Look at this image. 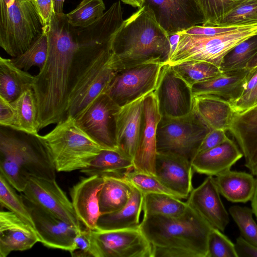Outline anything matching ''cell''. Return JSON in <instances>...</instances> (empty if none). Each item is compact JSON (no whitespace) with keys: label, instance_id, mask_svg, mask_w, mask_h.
I'll return each instance as SVG.
<instances>
[{"label":"cell","instance_id":"1","mask_svg":"<svg viewBox=\"0 0 257 257\" xmlns=\"http://www.w3.org/2000/svg\"><path fill=\"white\" fill-rule=\"evenodd\" d=\"M43 29L47 36V56L33 85L40 130L66 116L73 65L80 47L76 29L64 13H54Z\"/></svg>","mask_w":257,"mask_h":257},{"label":"cell","instance_id":"2","mask_svg":"<svg viewBox=\"0 0 257 257\" xmlns=\"http://www.w3.org/2000/svg\"><path fill=\"white\" fill-rule=\"evenodd\" d=\"M113 35L77 39L80 47L73 65L66 117L79 119L105 93L118 70L111 49Z\"/></svg>","mask_w":257,"mask_h":257},{"label":"cell","instance_id":"3","mask_svg":"<svg viewBox=\"0 0 257 257\" xmlns=\"http://www.w3.org/2000/svg\"><path fill=\"white\" fill-rule=\"evenodd\" d=\"M140 228L153 247V257H207L213 228L188 205L178 216L144 215Z\"/></svg>","mask_w":257,"mask_h":257},{"label":"cell","instance_id":"4","mask_svg":"<svg viewBox=\"0 0 257 257\" xmlns=\"http://www.w3.org/2000/svg\"><path fill=\"white\" fill-rule=\"evenodd\" d=\"M111 49L117 70L147 63H167L170 57L169 35L145 6L114 34Z\"/></svg>","mask_w":257,"mask_h":257},{"label":"cell","instance_id":"5","mask_svg":"<svg viewBox=\"0 0 257 257\" xmlns=\"http://www.w3.org/2000/svg\"><path fill=\"white\" fill-rule=\"evenodd\" d=\"M56 171L36 136L1 126L0 173L18 191L30 177L56 180Z\"/></svg>","mask_w":257,"mask_h":257},{"label":"cell","instance_id":"6","mask_svg":"<svg viewBox=\"0 0 257 257\" xmlns=\"http://www.w3.org/2000/svg\"><path fill=\"white\" fill-rule=\"evenodd\" d=\"M36 136L57 172L81 170L104 149L71 116H67L47 134Z\"/></svg>","mask_w":257,"mask_h":257},{"label":"cell","instance_id":"7","mask_svg":"<svg viewBox=\"0 0 257 257\" xmlns=\"http://www.w3.org/2000/svg\"><path fill=\"white\" fill-rule=\"evenodd\" d=\"M257 35V23L242 25L215 35H192L180 32L176 48L166 63L171 65L189 61H205L220 68L225 56L237 45Z\"/></svg>","mask_w":257,"mask_h":257},{"label":"cell","instance_id":"8","mask_svg":"<svg viewBox=\"0 0 257 257\" xmlns=\"http://www.w3.org/2000/svg\"><path fill=\"white\" fill-rule=\"evenodd\" d=\"M43 27L32 0H0V46L12 58L28 49Z\"/></svg>","mask_w":257,"mask_h":257},{"label":"cell","instance_id":"9","mask_svg":"<svg viewBox=\"0 0 257 257\" xmlns=\"http://www.w3.org/2000/svg\"><path fill=\"white\" fill-rule=\"evenodd\" d=\"M210 131L193 112L180 118L162 117L157 130V152L179 155L191 162Z\"/></svg>","mask_w":257,"mask_h":257},{"label":"cell","instance_id":"10","mask_svg":"<svg viewBox=\"0 0 257 257\" xmlns=\"http://www.w3.org/2000/svg\"><path fill=\"white\" fill-rule=\"evenodd\" d=\"M91 256L153 257V247L140 227L109 231L91 230Z\"/></svg>","mask_w":257,"mask_h":257},{"label":"cell","instance_id":"11","mask_svg":"<svg viewBox=\"0 0 257 257\" xmlns=\"http://www.w3.org/2000/svg\"><path fill=\"white\" fill-rule=\"evenodd\" d=\"M161 63H147L119 69L105 93L119 107L156 89Z\"/></svg>","mask_w":257,"mask_h":257},{"label":"cell","instance_id":"12","mask_svg":"<svg viewBox=\"0 0 257 257\" xmlns=\"http://www.w3.org/2000/svg\"><path fill=\"white\" fill-rule=\"evenodd\" d=\"M154 91L162 117L180 118L192 112L191 88L176 74L171 65L162 64Z\"/></svg>","mask_w":257,"mask_h":257},{"label":"cell","instance_id":"13","mask_svg":"<svg viewBox=\"0 0 257 257\" xmlns=\"http://www.w3.org/2000/svg\"><path fill=\"white\" fill-rule=\"evenodd\" d=\"M143 6L152 12L168 35L204 23L197 0H144Z\"/></svg>","mask_w":257,"mask_h":257},{"label":"cell","instance_id":"14","mask_svg":"<svg viewBox=\"0 0 257 257\" xmlns=\"http://www.w3.org/2000/svg\"><path fill=\"white\" fill-rule=\"evenodd\" d=\"M162 118L154 91L144 98L141 127L133 159L134 169L156 176L157 130Z\"/></svg>","mask_w":257,"mask_h":257},{"label":"cell","instance_id":"15","mask_svg":"<svg viewBox=\"0 0 257 257\" xmlns=\"http://www.w3.org/2000/svg\"><path fill=\"white\" fill-rule=\"evenodd\" d=\"M21 194L31 202L50 211L78 229L82 223L78 218L73 204L56 180L30 177Z\"/></svg>","mask_w":257,"mask_h":257},{"label":"cell","instance_id":"16","mask_svg":"<svg viewBox=\"0 0 257 257\" xmlns=\"http://www.w3.org/2000/svg\"><path fill=\"white\" fill-rule=\"evenodd\" d=\"M22 196L40 242L49 248L71 252L74 248L75 237L81 229H78Z\"/></svg>","mask_w":257,"mask_h":257},{"label":"cell","instance_id":"17","mask_svg":"<svg viewBox=\"0 0 257 257\" xmlns=\"http://www.w3.org/2000/svg\"><path fill=\"white\" fill-rule=\"evenodd\" d=\"M119 107L104 93L76 120L80 126L103 149L117 150L114 114Z\"/></svg>","mask_w":257,"mask_h":257},{"label":"cell","instance_id":"18","mask_svg":"<svg viewBox=\"0 0 257 257\" xmlns=\"http://www.w3.org/2000/svg\"><path fill=\"white\" fill-rule=\"evenodd\" d=\"M186 202L211 226L224 231L229 222V214L220 199L215 178L208 176L192 189Z\"/></svg>","mask_w":257,"mask_h":257},{"label":"cell","instance_id":"19","mask_svg":"<svg viewBox=\"0 0 257 257\" xmlns=\"http://www.w3.org/2000/svg\"><path fill=\"white\" fill-rule=\"evenodd\" d=\"M193 171L191 162L183 157L171 153H157L156 176L181 199L187 198L193 189Z\"/></svg>","mask_w":257,"mask_h":257},{"label":"cell","instance_id":"20","mask_svg":"<svg viewBox=\"0 0 257 257\" xmlns=\"http://www.w3.org/2000/svg\"><path fill=\"white\" fill-rule=\"evenodd\" d=\"M145 96L120 107L114 114L117 150L132 160L139 141Z\"/></svg>","mask_w":257,"mask_h":257},{"label":"cell","instance_id":"21","mask_svg":"<svg viewBox=\"0 0 257 257\" xmlns=\"http://www.w3.org/2000/svg\"><path fill=\"white\" fill-rule=\"evenodd\" d=\"M104 182L99 175L82 178L70 189L71 202L78 218L85 227L96 229L101 215L98 193Z\"/></svg>","mask_w":257,"mask_h":257},{"label":"cell","instance_id":"22","mask_svg":"<svg viewBox=\"0 0 257 257\" xmlns=\"http://www.w3.org/2000/svg\"><path fill=\"white\" fill-rule=\"evenodd\" d=\"M228 131L236 140L244 158V166L257 176V103L234 112Z\"/></svg>","mask_w":257,"mask_h":257},{"label":"cell","instance_id":"23","mask_svg":"<svg viewBox=\"0 0 257 257\" xmlns=\"http://www.w3.org/2000/svg\"><path fill=\"white\" fill-rule=\"evenodd\" d=\"M40 242L34 228L11 211L0 212V256L31 248Z\"/></svg>","mask_w":257,"mask_h":257},{"label":"cell","instance_id":"24","mask_svg":"<svg viewBox=\"0 0 257 257\" xmlns=\"http://www.w3.org/2000/svg\"><path fill=\"white\" fill-rule=\"evenodd\" d=\"M253 70L244 69L225 72L212 79L196 83L191 87L192 96L212 94L233 102L244 95Z\"/></svg>","mask_w":257,"mask_h":257},{"label":"cell","instance_id":"25","mask_svg":"<svg viewBox=\"0 0 257 257\" xmlns=\"http://www.w3.org/2000/svg\"><path fill=\"white\" fill-rule=\"evenodd\" d=\"M243 156L234 142L228 138L220 145L197 154L191 164L197 173L217 176L230 170Z\"/></svg>","mask_w":257,"mask_h":257},{"label":"cell","instance_id":"26","mask_svg":"<svg viewBox=\"0 0 257 257\" xmlns=\"http://www.w3.org/2000/svg\"><path fill=\"white\" fill-rule=\"evenodd\" d=\"M192 112L210 130L228 131L234 113L227 100L212 94L193 97Z\"/></svg>","mask_w":257,"mask_h":257},{"label":"cell","instance_id":"27","mask_svg":"<svg viewBox=\"0 0 257 257\" xmlns=\"http://www.w3.org/2000/svg\"><path fill=\"white\" fill-rule=\"evenodd\" d=\"M131 186V194L127 203L116 212L101 214L97 222L96 230L109 231L140 227L143 194Z\"/></svg>","mask_w":257,"mask_h":257},{"label":"cell","instance_id":"28","mask_svg":"<svg viewBox=\"0 0 257 257\" xmlns=\"http://www.w3.org/2000/svg\"><path fill=\"white\" fill-rule=\"evenodd\" d=\"M218 191L233 203L250 201L255 189L256 179L251 173L229 170L215 178Z\"/></svg>","mask_w":257,"mask_h":257},{"label":"cell","instance_id":"29","mask_svg":"<svg viewBox=\"0 0 257 257\" xmlns=\"http://www.w3.org/2000/svg\"><path fill=\"white\" fill-rule=\"evenodd\" d=\"M35 76L16 66L12 59L0 57V97L12 102L33 89Z\"/></svg>","mask_w":257,"mask_h":257},{"label":"cell","instance_id":"30","mask_svg":"<svg viewBox=\"0 0 257 257\" xmlns=\"http://www.w3.org/2000/svg\"><path fill=\"white\" fill-rule=\"evenodd\" d=\"M11 102L14 116L10 128L35 136L38 135V107L33 89L25 91Z\"/></svg>","mask_w":257,"mask_h":257},{"label":"cell","instance_id":"31","mask_svg":"<svg viewBox=\"0 0 257 257\" xmlns=\"http://www.w3.org/2000/svg\"><path fill=\"white\" fill-rule=\"evenodd\" d=\"M134 169L133 160L118 150L103 149L89 165L80 171L87 175H99L123 178L128 171Z\"/></svg>","mask_w":257,"mask_h":257},{"label":"cell","instance_id":"32","mask_svg":"<svg viewBox=\"0 0 257 257\" xmlns=\"http://www.w3.org/2000/svg\"><path fill=\"white\" fill-rule=\"evenodd\" d=\"M98 193L99 210L101 214L116 212L128 202L132 186L123 178L105 176Z\"/></svg>","mask_w":257,"mask_h":257},{"label":"cell","instance_id":"33","mask_svg":"<svg viewBox=\"0 0 257 257\" xmlns=\"http://www.w3.org/2000/svg\"><path fill=\"white\" fill-rule=\"evenodd\" d=\"M188 207L186 202L164 193H148L143 195L144 215H160L178 216Z\"/></svg>","mask_w":257,"mask_h":257},{"label":"cell","instance_id":"34","mask_svg":"<svg viewBox=\"0 0 257 257\" xmlns=\"http://www.w3.org/2000/svg\"><path fill=\"white\" fill-rule=\"evenodd\" d=\"M171 66L176 74L191 88L196 83L209 80L223 73L219 67L205 61H189Z\"/></svg>","mask_w":257,"mask_h":257},{"label":"cell","instance_id":"35","mask_svg":"<svg viewBox=\"0 0 257 257\" xmlns=\"http://www.w3.org/2000/svg\"><path fill=\"white\" fill-rule=\"evenodd\" d=\"M47 53V36L43 29L42 33L29 48L20 55L12 58V60L16 66L26 71L34 66H37L40 70L46 62Z\"/></svg>","mask_w":257,"mask_h":257},{"label":"cell","instance_id":"36","mask_svg":"<svg viewBox=\"0 0 257 257\" xmlns=\"http://www.w3.org/2000/svg\"><path fill=\"white\" fill-rule=\"evenodd\" d=\"M103 0H82L75 9L66 14L70 25L76 28H85L94 24L104 13Z\"/></svg>","mask_w":257,"mask_h":257},{"label":"cell","instance_id":"37","mask_svg":"<svg viewBox=\"0 0 257 257\" xmlns=\"http://www.w3.org/2000/svg\"><path fill=\"white\" fill-rule=\"evenodd\" d=\"M257 53V35L242 42L224 57L220 66L223 72L245 69L249 61Z\"/></svg>","mask_w":257,"mask_h":257},{"label":"cell","instance_id":"38","mask_svg":"<svg viewBox=\"0 0 257 257\" xmlns=\"http://www.w3.org/2000/svg\"><path fill=\"white\" fill-rule=\"evenodd\" d=\"M16 189L0 173V203L1 206L6 208L28 224L34 228L33 222L22 195H19Z\"/></svg>","mask_w":257,"mask_h":257},{"label":"cell","instance_id":"39","mask_svg":"<svg viewBox=\"0 0 257 257\" xmlns=\"http://www.w3.org/2000/svg\"><path fill=\"white\" fill-rule=\"evenodd\" d=\"M245 0H197L203 26H218L222 18Z\"/></svg>","mask_w":257,"mask_h":257},{"label":"cell","instance_id":"40","mask_svg":"<svg viewBox=\"0 0 257 257\" xmlns=\"http://www.w3.org/2000/svg\"><path fill=\"white\" fill-rule=\"evenodd\" d=\"M123 178L137 188L142 194L164 193L181 199L176 193L164 185L155 176L132 169L126 172Z\"/></svg>","mask_w":257,"mask_h":257},{"label":"cell","instance_id":"41","mask_svg":"<svg viewBox=\"0 0 257 257\" xmlns=\"http://www.w3.org/2000/svg\"><path fill=\"white\" fill-rule=\"evenodd\" d=\"M229 213L237 224L241 236L246 241L257 246V224L253 218L252 209L233 205L229 208Z\"/></svg>","mask_w":257,"mask_h":257},{"label":"cell","instance_id":"42","mask_svg":"<svg viewBox=\"0 0 257 257\" xmlns=\"http://www.w3.org/2000/svg\"><path fill=\"white\" fill-rule=\"evenodd\" d=\"M257 23V0H245L225 15L218 26H241Z\"/></svg>","mask_w":257,"mask_h":257},{"label":"cell","instance_id":"43","mask_svg":"<svg viewBox=\"0 0 257 257\" xmlns=\"http://www.w3.org/2000/svg\"><path fill=\"white\" fill-rule=\"evenodd\" d=\"M207 257H237L235 245L218 229L213 228L208 241Z\"/></svg>","mask_w":257,"mask_h":257},{"label":"cell","instance_id":"44","mask_svg":"<svg viewBox=\"0 0 257 257\" xmlns=\"http://www.w3.org/2000/svg\"><path fill=\"white\" fill-rule=\"evenodd\" d=\"M90 229L85 227L77 233L74 240V246L72 250L70 252L73 257L91 256Z\"/></svg>","mask_w":257,"mask_h":257},{"label":"cell","instance_id":"45","mask_svg":"<svg viewBox=\"0 0 257 257\" xmlns=\"http://www.w3.org/2000/svg\"><path fill=\"white\" fill-rule=\"evenodd\" d=\"M240 26H203L196 25L182 31V32L186 34L192 35H215L233 30Z\"/></svg>","mask_w":257,"mask_h":257},{"label":"cell","instance_id":"46","mask_svg":"<svg viewBox=\"0 0 257 257\" xmlns=\"http://www.w3.org/2000/svg\"><path fill=\"white\" fill-rule=\"evenodd\" d=\"M228 138L224 131L210 130L202 141L197 154L220 145Z\"/></svg>","mask_w":257,"mask_h":257},{"label":"cell","instance_id":"47","mask_svg":"<svg viewBox=\"0 0 257 257\" xmlns=\"http://www.w3.org/2000/svg\"><path fill=\"white\" fill-rule=\"evenodd\" d=\"M43 26L50 22L54 13L52 0H33Z\"/></svg>","mask_w":257,"mask_h":257},{"label":"cell","instance_id":"48","mask_svg":"<svg viewBox=\"0 0 257 257\" xmlns=\"http://www.w3.org/2000/svg\"><path fill=\"white\" fill-rule=\"evenodd\" d=\"M234 245L237 257H257V246L246 241L241 236L236 238Z\"/></svg>","mask_w":257,"mask_h":257},{"label":"cell","instance_id":"49","mask_svg":"<svg viewBox=\"0 0 257 257\" xmlns=\"http://www.w3.org/2000/svg\"><path fill=\"white\" fill-rule=\"evenodd\" d=\"M234 112H240L257 103V86L249 93L230 103Z\"/></svg>","mask_w":257,"mask_h":257},{"label":"cell","instance_id":"50","mask_svg":"<svg viewBox=\"0 0 257 257\" xmlns=\"http://www.w3.org/2000/svg\"><path fill=\"white\" fill-rule=\"evenodd\" d=\"M14 116L11 102L0 97V125L10 128Z\"/></svg>","mask_w":257,"mask_h":257},{"label":"cell","instance_id":"51","mask_svg":"<svg viewBox=\"0 0 257 257\" xmlns=\"http://www.w3.org/2000/svg\"><path fill=\"white\" fill-rule=\"evenodd\" d=\"M257 86V67L254 68L253 72L249 78L244 95L251 92Z\"/></svg>","mask_w":257,"mask_h":257},{"label":"cell","instance_id":"52","mask_svg":"<svg viewBox=\"0 0 257 257\" xmlns=\"http://www.w3.org/2000/svg\"><path fill=\"white\" fill-rule=\"evenodd\" d=\"M180 37V32L169 35L170 44V57L175 50Z\"/></svg>","mask_w":257,"mask_h":257},{"label":"cell","instance_id":"53","mask_svg":"<svg viewBox=\"0 0 257 257\" xmlns=\"http://www.w3.org/2000/svg\"><path fill=\"white\" fill-rule=\"evenodd\" d=\"M53 11L55 14H62L65 0H52Z\"/></svg>","mask_w":257,"mask_h":257},{"label":"cell","instance_id":"54","mask_svg":"<svg viewBox=\"0 0 257 257\" xmlns=\"http://www.w3.org/2000/svg\"><path fill=\"white\" fill-rule=\"evenodd\" d=\"M251 209L257 219V178H256L255 187L253 196L251 199Z\"/></svg>","mask_w":257,"mask_h":257},{"label":"cell","instance_id":"55","mask_svg":"<svg viewBox=\"0 0 257 257\" xmlns=\"http://www.w3.org/2000/svg\"><path fill=\"white\" fill-rule=\"evenodd\" d=\"M121 1L124 4L139 8L142 7L144 3V0H121Z\"/></svg>","mask_w":257,"mask_h":257},{"label":"cell","instance_id":"56","mask_svg":"<svg viewBox=\"0 0 257 257\" xmlns=\"http://www.w3.org/2000/svg\"><path fill=\"white\" fill-rule=\"evenodd\" d=\"M257 67V53L249 61L245 69H253Z\"/></svg>","mask_w":257,"mask_h":257},{"label":"cell","instance_id":"57","mask_svg":"<svg viewBox=\"0 0 257 257\" xmlns=\"http://www.w3.org/2000/svg\"><path fill=\"white\" fill-rule=\"evenodd\" d=\"M32 1H33V0H32Z\"/></svg>","mask_w":257,"mask_h":257}]
</instances>
